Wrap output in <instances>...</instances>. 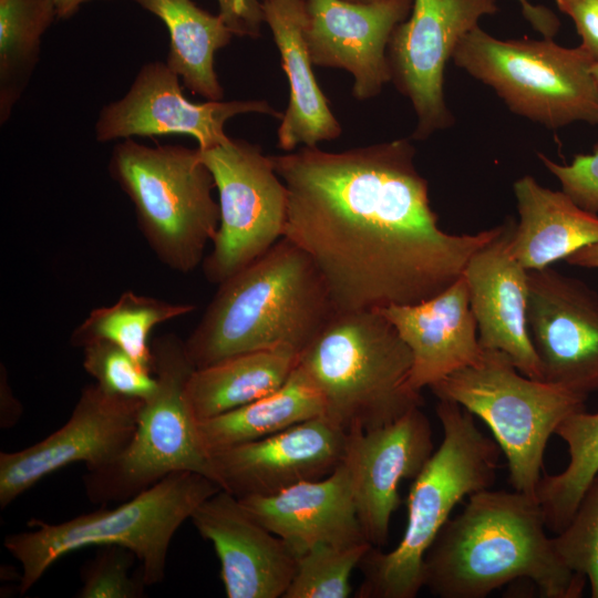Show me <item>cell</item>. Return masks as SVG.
Listing matches in <instances>:
<instances>
[{
  "label": "cell",
  "mask_w": 598,
  "mask_h": 598,
  "mask_svg": "<svg viewBox=\"0 0 598 598\" xmlns=\"http://www.w3.org/2000/svg\"><path fill=\"white\" fill-rule=\"evenodd\" d=\"M270 158L288 192L283 237L311 258L337 311L434 297L502 228L443 230L409 138L343 152L301 146Z\"/></svg>",
  "instance_id": "cell-1"
},
{
  "label": "cell",
  "mask_w": 598,
  "mask_h": 598,
  "mask_svg": "<svg viewBox=\"0 0 598 598\" xmlns=\"http://www.w3.org/2000/svg\"><path fill=\"white\" fill-rule=\"evenodd\" d=\"M536 497L489 488L470 495L423 560V585L440 598H484L517 578L546 598H578L587 579L558 557Z\"/></svg>",
  "instance_id": "cell-2"
},
{
  "label": "cell",
  "mask_w": 598,
  "mask_h": 598,
  "mask_svg": "<svg viewBox=\"0 0 598 598\" xmlns=\"http://www.w3.org/2000/svg\"><path fill=\"white\" fill-rule=\"evenodd\" d=\"M336 312L311 258L282 237L218 285L185 347L196 369L260 350L300 354Z\"/></svg>",
  "instance_id": "cell-3"
},
{
  "label": "cell",
  "mask_w": 598,
  "mask_h": 598,
  "mask_svg": "<svg viewBox=\"0 0 598 598\" xmlns=\"http://www.w3.org/2000/svg\"><path fill=\"white\" fill-rule=\"evenodd\" d=\"M435 411L443 440L411 485L403 537L394 549L372 547L362 558L358 598L416 597L424 587V556L453 508L496 480L502 451L473 414L450 400H439Z\"/></svg>",
  "instance_id": "cell-4"
},
{
  "label": "cell",
  "mask_w": 598,
  "mask_h": 598,
  "mask_svg": "<svg viewBox=\"0 0 598 598\" xmlns=\"http://www.w3.org/2000/svg\"><path fill=\"white\" fill-rule=\"evenodd\" d=\"M298 367L321 394L323 415L347 433L423 405L411 384L412 353L378 310L337 311L300 352Z\"/></svg>",
  "instance_id": "cell-5"
},
{
  "label": "cell",
  "mask_w": 598,
  "mask_h": 598,
  "mask_svg": "<svg viewBox=\"0 0 598 598\" xmlns=\"http://www.w3.org/2000/svg\"><path fill=\"white\" fill-rule=\"evenodd\" d=\"M220 489L206 475L176 472L112 509L100 508L58 524L29 520V530L10 534L3 543L22 567L20 592L31 589L62 556L87 546L124 547L140 561L146 586L161 582L175 533Z\"/></svg>",
  "instance_id": "cell-6"
},
{
  "label": "cell",
  "mask_w": 598,
  "mask_h": 598,
  "mask_svg": "<svg viewBox=\"0 0 598 598\" xmlns=\"http://www.w3.org/2000/svg\"><path fill=\"white\" fill-rule=\"evenodd\" d=\"M107 169L133 204L137 227L164 266L188 274L203 262L220 210L198 147L150 146L126 138L113 147Z\"/></svg>",
  "instance_id": "cell-7"
},
{
  "label": "cell",
  "mask_w": 598,
  "mask_h": 598,
  "mask_svg": "<svg viewBox=\"0 0 598 598\" xmlns=\"http://www.w3.org/2000/svg\"><path fill=\"white\" fill-rule=\"evenodd\" d=\"M439 400L454 401L483 420L509 468L515 491L536 497L549 437L587 396L520 373L497 350L484 349L473 365L429 388Z\"/></svg>",
  "instance_id": "cell-8"
},
{
  "label": "cell",
  "mask_w": 598,
  "mask_h": 598,
  "mask_svg": "<svg viewBox=\"0 0 598 598\" xmlns=\"http://www.w3.org/2000/svg\"><path fill=\"white\" fill-rule=\"evenodd\" d=\"M452 59L520 116L551 130L574 122L598 124L595 61L580 45L565 48L549 38L502 40L477 25Z\"/></svg>",
  "instance_id": "cell-9"
},
{
  "label": "cell",
  "mask_w": 598,
  "mask_h": 598,
  "mask_svg": "<svg viewBox=\"0 0 598 598\" xmlns=\"http://www.w3.org/2000/svg\"><path fill=\"white\" fill-rule=\"evenodd\" d=\"M151 344L157 388L144 400L134 435L118 457L84 475L93 503L124 502L176 472L199 473L217 483L186 401V384L196 368L185 340L166 333Z\"/></svg>",
  "instance_id": "cell-10"
},
{
  "label": "cell",
  "mask_w": 598,
  "mask_h": 598,
  "mask_svg": "<svg viewBox=\"0 0 598 598\" xmlns=\"http://www.w3.org/2000/svg\"><path fill=\"white\" fill-rule=\"evenodd\" d=\"M199 153L213 175L220 210L203 271L208 282L219 285L283 237L288 192L259 145L228 137Z\"/></svg>",
  "instance_id": "cell-11"
},
{
  "label": "cell",
  "mask_w": 598,
  "mask_h": 598,
  "mask_svg": "<svg viewBox=\"0 0 598 598\" xmlns=\"http://www.w3.org/2000/svg\"><path fill=\"white\" fill-rule=\"evenodd\" d=\"M497 12L496 0H413L388 47L391 81L417 118L413 140H426L453 124L443 89L446 62L482 17Z\"/></svg>",
  "instance_id": "cell-12"
},
{
  "label": "cell",
  "mask_w": 598,
  "mask_h": 598,
  "mask_svg": "<svg viewBox=\"0 0 598 598\" xmlns=\"http://www.w3.org/2000/svg\"><path fill=\"white\" fill-rule=\"evenodd\" d=\"M143 403L97 383L83 388L63 426L23 450L0 453V507L71 464L94 471L112 463L133 437Z\"/></svg>",
  "instance_id": "cell-13"
},
{
  "label": "cell",
  "mask_w": 598,
  "mask_h": 598,
  "mask_svg": "<svg viewBox=\"0 0 598 598\" xmlns=\"http://www.w3.org/2000/svg\"><path fill=\"white\" fill-rule=\"evenodd\" d=\"M181 82L166 62L142 65L127 92L101 109L94 124L95 140L107 143L184 134L194 137L199 150H208L229 137L225 125L234 116L249 113L282 116L262 100L189 101Z\"/></svg>",
  "instance_id": "cell-14"
},
{
  "label": "cell",
  "mask_w": 598,
  "mask_h": 598,
  "mask_svg": "<svg viewBox=\"0 0 598 598\" xmlns=\"http://www.w3.org/2000/svg\"><path fill=\"white\" fill-rule=\"evenodd\" d=\"M527 323L543 381L598 391V293L550 267L528 271Z\"/></svg>",
  "instance_id": "cell-15"
},
{
  "label": "cell",
  "mask_w": 598,
  "mask_h": 598,
  "mask_svg": "<svg viewBox=\"0 0 598 598\" xmlns=\"http://www.w3.org/2000/svg\"><path fill=\"white\" fill-rule=\"evenodd\" d=\"M412 4L413 0H305L303 35L312 64L351 73L357 100L377 96L391 81L390 39Z\"/></svg>",
  "instance_id": "cell-16"
},
{
  "label": "cell",
  "mask_w": 598,
  "mask_h": 598,
  "mask_svg": "<svg viewBox=\"0 0 598 598\" xmlns=\"http://www.w3.org/2000/svg\"><path fill=\"white\" fill-rule=\"evenodd\" d=\"M348 433L320 415L209 456L220 488L237 498L268 496L330 475L346 454Z\"/></svg>",
  "instance_id": "cell-17"
},
{
  "label": "cell",
  "mask_w": 598,
  "mask_h": 598,
  "mask_svg": "<svg viewBox=\"0 0 598 598\" xmlns=\"http://www.w3.org/2000/svg\"><path fill=\"white\" fill-rule=\"evenodd\" d=\"M433 453L431 424L421 408L386 425L348 433L343 464L360 524L373 547L388 542L391 516L401 504V481L414 480Z\"/></svg>",
  "instance_id": "cell-18"
},
{
  "label": "cell",
  "mask_w": 598,
  "mask_h": 598,
  "mask_svg": "<svg viewBox=\"0 0 598 598\" xmlns=\"http://www.w3.org/2000/svg\"><path fill=\"white\" fill-rule=\"evenodd\" d=\"M190 520L198 534L214 546L228 598L283 597L297 557L237 497L220 489L195 509Z\"/></svg>",
  "instance_id": "cell-19"
},
{
  "label": "cell",
  "mask_w": 598,
  "mask_h": 598,
  "mask_svg": "<svg viewBox=\"0 0 598 598\" xmlns=\"http://www.w3.org/2000/svg\"><path fill=\"white\" fill-rule=\"evenodd\" d=\"M514 225L507 218L501 231L472 255L463 276L482 348L505 353L520 373L543 381L527 323L528 270L509 247Z\"/></svg>",
  "instance_id": "cell-20"
},
{
  "label": "cell",
  "mask_w": 598,
  "mask_h": 598,
  "mask_svg": "<svg viewBox=\"0 0 598 598\" xmlns=\"http://www.w3.org/2000/svg\"><path fill=\"white\" fill-rule=\"evenodd\" d=\"M377 310L409 347L411 384L419 392L482 358L484 349L463 275L430 299Z\"/></svg>",
  "instance_id": "cell-21"
},
{
  "label": "cell",
  "mask_w": 598,
  "mask_h": 598,
  "mask_svg": "<svg viewBox=\"0 0 598 598\" xmlns=\"http://www.w3.org/2000/svg\"><path fill=\"white\" fill-rule=\"evenodd\" d=\"M238 501L297 558L319 544L349 546L368 542L343 462L323 478L301 482L274 495Z\"/></svg>",
  "instance_id": "cell-22"
},
{
  "label": "cell",
  "mask_w": 598,
  "mask_h": 598,
  "mask_svg": "<svg viewBox=\"0 0 598 598\" xmlns=\"http://www.w3.org/2000/svg\"><path fill=\"white\" fill-rule=\"evenodd\" d=\"M262 12L289 83L277 146L291 152L300 145L315 147L338 138L342 127L318 85L303 35L305 0H264Z\"/></svg>",
  "instance_id": "cell-23"
},
{
  "label": "cell",
  "mask_w": 598,
  "mask_h": 598,
  "mask_svg": "<svg viewBox=\"0 0 598 598\" xmlns=\"http://www.w3.org/2000/svg\"><path fill=\"white\" fill-rule=\"evenodd\" d=\"M518 221L511 251L528 271L549 267L598 241V215L578 206L563 190L542 186L525 175L513 184Z\"/></svg>",
  "instance_id": "cell-24"
},
{
  "label": "cell",
  "mask_w": 598,
  "mask_h": 598,
  "mask_svg": "<svg viewBox=\"0 0 598 598\" xmlns=\"http://www.w3.org/2000/svg\"><path fill=\"white\" fill-rule=\"evenodd\" d=\"M290 349L236 354L190 374L185 395L197 421L237 409L279 389L298 364Z\"/></svg>",
  "instance_id": "cell-25"
},
{
  "label": "cell",
  "mask_w": 598,
  "mask_h": 598,
  "mask_svg": "<svg viewBox=\"0 0 598 598\" xmlns=\"http://www.w3.org/2000/svg\"><path fill=\"white\" fill-rule=\"evenodd\" d=\"M167 28V65L183 86L207 101H221L224 89L215 71V53L235 35L219 13L212 14L193 0H134Z\"/></svg>",
  "instance_id": "cell-26"
},
{
  "label": "cell",
  "mask_w": 598,
  "mask_h": 598,
  "mask_svg": "<svg viewBox=\"0 0 598 598\" xmlns=\"http://www.w3.org/2000/svg\"><path fill=\"white\" fill-rule=\"evenodd\" d=\"M323 414L321 394L297 364L279 389L237 409L197 421V431L202 446L210 456Z\"/></svg>",
  "instance_id": "cell-27"
},
{
  "label": "cell",
  "mask_w": 598,
  "mask_h": 598,
  "mask_svg": "<svg viewBox=\"0 0 598 598\" xmlns=\"http://www.w3.org/2000/svg\"><path fill=\"white\" fill-rule=\"evenodd\" d=\"M195 309L190 303L169 302L127 290L114 303L92 309L73 330L70 342L79 348L96 341L115 343L153 372L152 330Z\"/></svg>",
  "instance_id": "cell-28"
},
{
  "label": "cell",
  "mask_w": 598,
  "mask_h": 598,
  "mask_svg": "<svg viewBox=\"0 0 598 598\" xmlns=\"http://www.w3.org/2000/svg\"><path fill=\"white\" fill-rule=\"evenodd\" d=\"M56 18L54 0H0V123L23 95Z\"/></svg>",
  "instance_id": "cell-29"
},
{
  "label": "cell",
  "mask_w": 598,
  "mask_h": 598,
  "mask_svg": "<svg viewBox=\"0 0 598 598\" xmlns=\"http://www.w3.org/2000/svg\"><path fill=\"white\" fill-rule=\"evenodd\" d=\"M567 445L564 471L542 476L536 499L546 527L558 534L573 517L587 486L598 473V412L585 409L568 415L555 432Z\"/></svg>",
  "instance_id": "cell-30"
},
{
  "label": "cell",
  "mask_w": 598,
  "mask_h": 598,
  "mask_svg": "<svg viewBox=\"0 0 598 598\" xmlns=\"http://www.w3.org/2000/svg\"><path fill=\"white\" fill-rule=\"evenodd\" d=\"M373 546L319 544L297 558L296 570L282 598H347L350 577Z\"/></svg>",
  "instance_id": "cell-31"
},
{
  "label": "cell",
  "mask_w": 598,
  "mask_h": 598,
  "mask_svg": "<svg viewBox=\"0 0 598 598\" xmlns=\"http://www.w3.org/2000/svg\"><path fill=\"white\" fill-rule=\"evenodd\" d=\"M560 560L589 582L598 598V473L587 486L566 527L553 537Z\"/></svg>",
  "instance_id": "cell-32"
},
{
  "label": "cell",
  "mask_w": 598,
  "mask_h": 598,
  "mask_svg": "<svg viewBox=\"0 0 598 598\" xmlns=\"http://www.w3.org/2000/svg\"><path fill=\"white\" fill-rule=\"evenodd\" d=\"M83 349V368L105 391L147 400L157 388L151 371L115 343L96 341Z\"/></svg>",
  "instance_id": "cell-33"
},
{
  "label": "cell",
  "mask_w": 598,
  "mask_h": 598,
  "mask_svg": "<svg viewBox=\"0 0 598 598\" xmlns=\"http://www.w3.org/2000/svg\"><path fill=\"white\" fill-rule=\"evenodd\" d=\"M136 556L121 546H102L81 570L79 598H140L146 584L142 570L131 574Z\"/></svg>",
  "instance_id": "cell-34"
},
{
  "label": "cell",
  "mask_w": 598,
  "mask_h": 598,
  "mask_svg": "<svg viewBox=\"0 0 598 598\" xmlns=\"http://www.w3.org/2000/svg\"><path fill=\"white\" fill-rule=\"evenodd\" d=\"M538 158L578 206L598 213V143L590 154H577L569 164H558L542 153Z\"/></svg>",
  "instance_id": "cell-35"
},
{
  "label": "cell",
  "mask_w": 598,
  "mask_h": 598,
  "mask_svg": "<svg viewBox=\"0 0 598 598\" xmlns=\"http://www.w3.org/2000/svg\"><path fill=\"white\" fill-rule=\"evenodd\" d=\"M218 13L235 35L256 39L265 23L264 0H216Z\"/></svg>",
  "instance_id": "cell-36"
},
{
  "label": "cell",
  "mask_w": 598,
  "mask_h": 598,
  "mask_svg": "<svg viewBox=\"0 0 598 598\" xmlns=\"http://www.w3.org/2000/svg\"><path fill=\"white\" fill-rule=\"evenodd\" d=\"M559 10L574 22L581 38L580 47L598 61V0L556 1Z\"/></svg>",
  "instance_id": "cell-37"
},
{
  "label": "cell",
  "mask_w": 598,
  "mask_h": 598,
  "mask_svg": "<svg viewBox=\"0 0 598 598\" xmlns=\"http://www.w3.org/2000/svg\"><path fill=\"white\" fill-rule=\"evenodd\" d=\"M517 1L520 4L523 16L532 27L544 38L553 39L559 29V20L555 13L543 6H534L528 0Z\"/></svg>",
  "instance_id": "cell-38"
},
{
  "label": "cell",
  "mask_w": 598,
  "mask_h": 598,
  "mask_svg": "<svg viewBox=\"0 0 598 598\" xmlns=\"http://www.w3.org/2000/svg\"><path fill=\"white\" fill-rule=\"evenodd\" d=\"M0 401H1V427L13 426L21 415V405L17 398L13 395V392L8 382L7 370L1 364L0 371Z\"/></svg>",
  "instance_id": "cell-39"
},
{
  "label": "cell",
  "mask_w": 598,
  "mask_h": 598,
  "mask_svg": "<svg viewBox=\"0 0 598 598\" xmlns=\"http://www.w3.org/2000/svg\"><path fill=\"white\" fill-rule=\"evenodd\" d=\"M565 260L571 266L598 269V241L576 250Z\"/></svg>",
  "instance_id": "cell-40"
},
{
  "label": "cell",
  "mask_w": 598,
  "mask_h": 598,
  "mask_svg": "<svg viewBox=\"0 0 598 598\" xmlns=\"http://www.w3.org/2000/svg\"><path fill=\"white\" fill-rule=\"evenodd\" d=\"M91 0H54L56 18L69 19L78 13L81 6Z\"/></svg>",
  "instance_id": "cell-41"
},
{
  "label": "cell",
  "mask_w": 598,
  "mask_h": 598,
  "mask_svg": "<svg viewBox=\"0 0 598 598\" xmlns=\"http://www.w3.org/2000/svg\"><path fill=\"white\" fill-rule=\"evenodd\" d=\"M591 72H592V75H594V79L598 85V61L597 62H594L592 66H591Z\"/></svg>",
  "instance_id": "cell-42"
},
{
  "label": "cell",
  "mask_w": 598,
  "mask_h": 598,
  "mask_svg": "<svg viewBox=\"0 0 598 598\" xmlns=\"http://www.w3.org/2000/svg\"><path fill=\"white\" fill-rule=\"evenodd\" d=\"M346 1L357 2V3H369V2H374L378 0H346Z\"/></svg>",
  "instance_id": "cell-43"
},
{
  "label": "cell",
  "mask_w": 598,
  "mask_h": 598,
  "mask_svg": "<svg viewBox=\"0 0 598 598\" xmlns=\"http://www.w3.org/2000/svg\"><path fill=\"white\" fill-rule=\"evenodd\" d=\"M556 1H563V0H556Z\"/></svg>",
  "instance_id": "cell-44"
}]
</instances>
